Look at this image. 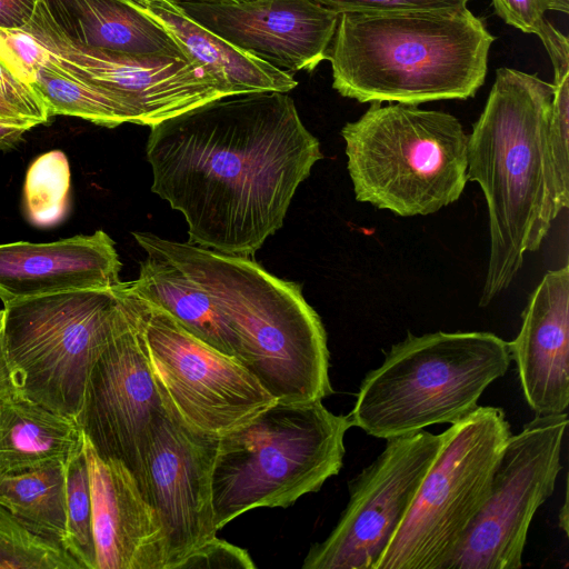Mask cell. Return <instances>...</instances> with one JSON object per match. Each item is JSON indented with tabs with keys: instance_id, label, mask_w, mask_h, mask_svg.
<instances>
[{
	"instance_id": "6da1fadb",
	"label": "cell",
	"mask_w": 569,
	"mask_h": 569,
	"mask_svg": "<svg viewBox=\"0 0 569 569\" xmlns=\"http://www.w3.org/2000/svg\"><path fill=\"white\" fill-rule=\"evenodd\" d=\"M151 191L181 212L188 242L252 257L283 224L323 158L288 92L214 99L150 127Z\"/></svg>"
},
{
	"instance_id": "7a4b0ae2",
	"label": "cell",
	"mask_w": 569,
	"mask_h": 569,
	"mask_svg": "<svg viewBox=\"0 0 569 569\" xmlns=\"http://www.w3.org/2000/svg\"><path fill=\"white\" fill-rule=\"evenodd\" d=\"M555 86L536 73L499 68L468 136L467 179L489 213L490 252L479 305H489L539 249L558 206L548 131Z\"/></svg>"
},
{
	"instance_id": "3957f363",
	"label": "cell",
	"mask_w": 569,
	"mask_h": 569,
	"mask_svg": "<svg viewBox=\"0 0 569 569\" xmlns=\"http://www.w3.org/2000/svg\"><path fill=\"white\" fill-rule=\"evenodd\" d=\"M204 289L228 327L233 358L276 400H322L333 390L327 335L301 286L280 279L251 257L132 232Z\"/></svg>"
},
{
	"instance_id": "277c9868",
	"label": "cell",
	"mask_w": 569,
	"mask_h": 569,
	"mask_svg": "<svg viewBox=\"0 0 569 569\" xmlns=\"http://www.w3.org/2000/svg\"><path fill=\"white\" fill-rule=\"evenodd\" d=\"M495 40L468 7L339 13L332 88L361 103L467 100L485 83Z\"/></svg>"
},
{
	"instance_id": "5b68a950",
	"label": "cell",
	"mask_w": 569,
	"mask_h": 569,
	"mask_svg": "<svg viewBox=\"0 0 569 569\" xmlns=\"http://www.w3.org/2000/svg\"><path fill=\"white\" fill-rule=\"evenodd\" d=\"M350 427L348 415L332 413L321 400L274 401L219 436L211 478L216 528L319 491L342 467Z\"/></svg>"
},
{
	"instance_id": "8992f818",
	"label": "cell",
	"mask_w": 569,
	"mask_h": 569,
	"mask_svg": "<svg viewBox=\"0 0 569 569\" xmlns=\"http://www.w3.org/2000/svg\"><path fill=\"white\" fill-rule=\"evenodd\" d=\"M511 360L508 342L491 332H409L362 379L348 417L382 439L456 423L477 409Z\"/></svg>"
},
{
	"instance_id": "52a82bcc",
	"label": "cell",
	"mask_w": 569,
	"mask_h": 569,
	"mask_svg": "<svg viewBox=\"0 0 569 569\" xmlns=\"http://www.w3.org/2000/svg\"><path fill=\"white\" fill-rule=\"evenodd\" d=\"M341 136L359 202L401 217L427 216L463 192L468 134L450 113L371 102Z\"/></svg>"
},
{
	"instance_id": "ba28073f",
	"label": "cell",
	"mask_w": 569,
	"mask_h": 569,
	"mask_svg": "<svg viewBox=\"0 0 569 569\" xmlns=\"http://www.w3.org/2000/svg\"><path fill=\"white\" fill-rule=\"evenodd\" d=\"M119 286L3 305V346L19 396L77 420L91 368L121 309Z\"/></svg>"
},
{
	"instance_id": "9c48e42d",
	"label": "cell",
	"mask_w": 569,
	"mask_h": 569,
	"mask_svg": "<svg viewBox=\"0 0 569 569\" xmlns=\"http://www.w3.org/2000/svg\"><path fill=\"white\" fill-rule=\"evenodd\" d=\"M377 569H445L487 499L511 436L501 408L452 423Z\"/></svg>"
},
{
	"instance_id": "30bf717a",
	"label": "cell",
	"mask_w": 569,
	"mask_h": 569,
	"mask_svg": "<svg viewBox=\"0 0 569 569\" xmlns=\"http://www.w3.org/2000/svg\"><path fill=\"white\" fill-rule=\"evenodd\" d=\"M120 289L134 313L163 405L189 428L221 436L276 400L239 361L186 330L162 308Z\"/></svg>"
},
{
	"instance_id": "8fae6325",
	"label": "cell",
	"mask_w": 569,
	"mask_h": 569,
	"mask_svg": "<svg viewBox=\"0 0 569 569\" xmlns=\"http://www.w3.org/2000/svg\"><path fill=\"white\" fill-rule=\"evenodd\" d=\"M567 413L536 416L510 436L486 501L445 569H518L538 508L561 470Z\"/></svg>"
},
{
	"instance_id": "7c38bea8",
	"label": "cell",
	"mask_w": 569,
	"mask_h": 569,
	"mask_svg": "<svg viewBox=\"0 0 569 569\" xmlns=\"http://www.w3.org/2000/svg\"><path fill=\"white\" fill-rule=\"evenodd\" d=\"M419 430L387 439L383 451L349 487V502L329 536L313 545L303 569H377L441 446Z\"/></svg>"
},
{
	"instance_id": "4fadbf2b",
	"label": "cell",
	"mask_w": 569,
	"mask_h": 569,
	"mask_svg": "<svg viewBox=\"0 0 569 569\" xmlns=\"http://www.w3.org/2000/svg\"><path fill=\"white\" fill-rule=\"evenodd\" d=\"M120 284V313L89 373L77 422L97 455L127 466L142 491L144 441L164 406L141 331Z\"/></svg>"
},
{
	"instance_id": "5bb4252c",
	"label": "cell",
	"mask_w": 569,
	"mask_h": 569,
	"mask_svg": "<svg viewBox=\"0 0 569 569\" xmlns=\"http://www.w3.org/2000/svg\"><path fill=\"white\" fill-rule=\"evenodd\" d=\"M49 59L67 72L100 86L152 127L228 93L197 63L167 56H143L92 48L67 38L38 3L22 28Z\"/></svg>"
},
{
	"instance_id": "9a60e30c",
	"label": "cell",
	"mask_w": 569,
	"mask_h": 569,
	"mask_svg": "<svg viewBox=\"0 0 569 569\" xmlns=\"http://www.w3.org/2000/svg\"><path fill=\"white\" fill-rule=\"evenodd\" d=\"M218 438L189 428L166 406L149 429L141 458L142 492L161 520L166 569H174L218 531L211 489Z\"/></svg>"
},
{
	"instance_id": "2e32d148",
	"label": "cell",
	"mask_w": 569,
	"mask_h": 569,
	"mask_svg": "<svg viewBox=\"0 0 569 569\" xmlns=\"http://www.w3.org/2000/svg\"><path fill=\"white\" fill-rule=\"evenodd\" d=\"M179 6L204 28L290 73L311 72L327 60L339 17L312 0Z\"/></svg>"
},
{
	"instance_id": "e0dca14e",
	"label": "cell",
	"mask_w": 569,
	"mask_h": 569,
	"mask_svg": "<svg viewBox=\"0 0 569 569\" xmlns=\"http://www.w3.org/2000/svg\"><path fill=\"white\" fill-rule=\"evenodd\" d=\"M97 569H166L161 520L121 461L97 455L84 438Z\"/></svg>"
},
{
	"instance_id": "ac0fdd59",
	"label": "cell",
	"mask_w": 569,
	"mask_h": 569,
	"mask_svg": "<svg viewBox=\"0 0 569 569\" xmlns=\"http://www.w3.org/2000/svg\"><path fill=\"white\" fill-rule=\"evenodd\" d=\"M520 385L536 416L560 415L569 405V267L548 271L508 342Z\"/></svg>"
},
{
	"instance_id": "d6986e66",
	"label": "cell",
	"mask_w": 569,
	"mask_h": 569,
	"mask_svg": "<svg viewBox=\"0 0 569 569\" xmlns=\"http://www.w3.org/2000/svg\"><path fill=\"white\" fill-rule=\"evenodd\" d=\"M122 264L103 230L53 242L0 244V300L119 286Z\"/></svg>"
},
{
	"instance_id": "ffe728a7",
	"label": "cell",
	"mask_w": 569,
	"mask_h": 569,
	"mask_svg": "<svg viewBox=\"0 0 569 569\" xmlns=\"http://www.w3.org/2000/svg\"><path fill=\"white\" fill-rule=\"evenodd\" d=\"M159 22L180 44L190 62L201 67L228 96L251 92H289L298 86L292 73L242 50L204 28L177 3L132 0Z\"/></svg>"
},
{
	"instance_id": "44dd1931",
	"label": "cell",
	"mask_w": 569,
	"mask_h": 569,
	"mask_svg": "<svg viewBox=\"0 0 569 569\" xmlns=\"http://www.w3.org/2000/svg\"><path fill=\"white\" fill-rule=\"evenodd\" d=\"M38 3L57 28L76 42L130 54L188 60L174 38L132 0H38Z\"/></svg>"
},
{
	"instance_id": "7402d4cb",
	"label": "cell",
	"mask_w": 569,
	"mask_h": 569,
	"mask_svg": "<svg viewBox=\"0 0 569 569\" xmlns=\"http://www.w3.org/2000/svg\"><path fill=\"white\" fill-rule=\"evenodd\" d=\"M84 449L77 420L18 393L0 406V475L51 461L67 462Z\"/></svg>"
},
{
	"instance_id": "603a6c76",
	"label": "cell",
	"mask_w": 569,
	"mask_h": 569,
	"mask_svg": "<svg viewBox=\"0 0 569 569\" xmlns=\"http://www.w3.org/2000/svg\"><path fill=\"white\" fill-rule=\"evenodd\" d=\"M141 248L147 256L138 278L126 282L127 289L166 310L201 341L233 357L230 331L210 295L162 253Z\"/></svg>"
},
{
	"instance_id": "cb8c5ba5",
	"label": "cell",
	"mask_w": 569,
	"mask_h": 569,
	"mask_svg": "<svg viewBox=\"0 0 569 569\" xmlns=\"http://www.w3.org/2000/svg\"><path fill=\"white\" fill-rule=\"evenodd\" d=\"M0 505L29 530L62 547L67 523L66 463L51 461L1 473Z\"/></svg>"
},
{
	"instance_id": "d4e9b609",
	"label": "cell",
	"mask_w": 569,
	"mask_h": 569,
	"mask_svg": "<svg viewBox=\"0 0 569 569\" xmlns=\"http://www.w3.org/2000/svg\"><path fill=\"white\" fill-rule=\"evenodd\" d=\"M33 89L43 100L49 116H71L106 128L138 124L133 108L118 94L72 76L49 57L34 73Z\"/></svg>"
},
{
	"instance_id": "484cf974",
	"label": "cell",
	"mask_w": 569,
	"mask_h": 569,
	"mask_svg": "<svg viewBox=\"0 0 569 569\" xmlns=\"http://www.w3.org/2000/svg\"><path fill=\"white\" fill-rule=\"evenodd\" d=\"M71 172L61 150L40 154L27 170L23 203L28 221L50 228L64 220L70 208Z\"/></svg>"
},
{
	"instance_id": "4316f807",
	"label": "cell",
	"mask_w": 569,
	"mask_h": 569,
	"mask_svg": "<svg viewBox=\"0 0 569 569\" xmlns=\"http://www.w3.org/2000/svg\"><path fill=\"white\" fill-rule=\"evenodd\" d=\"M67 523L62 547L82 569H97L89 470L84 449L66 462Z\"/></svg>"
},
{
	"instance_id": "83f0119b",
	"label": "cell",
	"mask_w": 569,
	"mask_h": 569,
	"mask_svg": "<svg viewBox=\"0 0 569 569\" xmlns=\"http://www.w3.org/2000/svg\"><path fill=\"white\" fill-rule=\"evenodd\" d=\"M495 13L507 24L541 40L553 67V82L569 74V41L546 18L549 10L569 12V0H491Z\"/></svg>"
},
{
	"instance_id": "f1b7e54d",
	"label": "cell",
	"mask_w": 569,
	"mask_h": 569,
	"mask_svg": "<svg viewBox=\"0 0 569 569\" xmlns=\"http://www.w3.org/2000/svg\"><path fill=\"white\" fill-rule=\"evenodd\" d=\"M0 569H82L60 545L29 530L0 505Z\"/></svg>"
},
{
	"instance_id": "f546056e",
	"label": "cell",
	"mask_w": 569,
	"mask_h": 569,
	"mask_svg": "<svg viewBox=\"0 0 569 569\" xmlns=\"http://www.w3.org/2000/svg\"><path fill=\"white\" fill-rule=\"evenodd\" d=\"M549 118V149L558 206L569 204V74L553 84Z\"/></svg>"
},
{
	"instance_id": "4dcf8cb0",
	"label": "cell",
	"mask_w": 569,
	"mask_h": 569,
	"mask_svg": "<svg viewBox=\"0 0 569 569\" xmlns=\"http://www.w3.org/2000/svg\"><path fill=\"white\" fill-rule=\"evenodd\" d=\"M0 57L19 78L32 86L34 73L48 52L24 30L0 28Z\"/></svg>"
},
{
	"instance_id": "1f68e13d",
	"label": "cell",
	"mask_w": 569,
	"mask_h": 569,
	"mask_svg": "<svg viewBox=\"0 0 569 569\" xmlns=\"http://www.w3.org/2000/svg\"><path fill=\"white\" fill-rule=\"evenodd\" d=\"M256 565L247 550L217 536L183 557L174 569H253Z\"/></svg>"
},
{
	"instance_id": "d6a6232c",
	"label": "cell",
	"mask_w": 569,
	"mask_h": 569,
	"mask_svg": "<svg viewBox=\"0 0 569 569\" xmlns=\"http://www.w3.org/2000/svg\"><path fill=\"white\" fill-rule=\"evenodd\" d=\"M0 98L12 106L22 118L37 124L46 123L48 109L31 84L23 81L0 57Z\"/></svg>"
},
{
	"instance_id": "836d02e7",
	"label": "cell",
	"mask_w": 569,
	"mask_h": 569,
	"mask_svg": "<svg viewBox=\"0 0 569 569\" xmlns=\"http://www.w3.org/2000/svg\"><path fill=\"white\" fill-rule=\"evenodd\" d=\"M337 13L432 10L467 7L470 0H312Z\"/></svg>"
},
{
	"instance_id": "e575fe53",
	"label": "cell",
	"mask_w": 569,
	"mask_h": 569,
	"mask_svg": "<svg viewBox=\"0 0 569 569\" xmlns=\"http://www.w3.org/2000/svg\"><path fill=\"white\" fill-rule=\"evenodd\" d=\"M38 0H0V28L22 29L32 18Z\"/></svg>"
},
{
	"instance_id": "d590c367",
	"label": "cell",
	"mask_w": 569,
	"mask_h": 569,
	"mask_svg": "<svg viewBox=\"0 0 569 569\" xmlns=\"http://www.w3.org/2000/svg\"><path fill=\"white\" fill-rule=\"evenodd\" d=\"M36 126L38 124L29 120L0 118V150L6 151L17 147L23 134Z\"/></svg>"
},
{
	"instance_id": "8d00e7d4",
	"label": "cell",
	"mask_w": 569,
	"mask_h": 569,
	"mask_svg": "<svg viewBox=\"0 0 569 569\" xmlns=\"http://www.w3.org/2000/svg\"><path fill=\"white\" fill-rule=\"evenodd\" d=\"M17 393L3 346V309H0V406Z\"/></svg>"
},
{
	"instance_id": "74e56055",
	"label": "cell",
	"mask_w": 569,
	"mask_h": 569,
	"mask_svg": "<svg viewBox=\"0 0 569 569\" xmlns=\"http://www.w3.org/2000/svg\"><path fill=\"white\" fill-rule=\"evenodd\" d=\"M0 118L1 119H22L21 114L8 102L0 98ZM30 121V120H29ZM37 124V123H36Z\"/></svg>"
},
{
	"instance_id": "f35d334b",
	"label": "cell",
	"mask_w": 569,
	"mask_h": 569,
	"mask_svg": "<svg viewBox=\"0 0 569 569\" xmlns=\"http://www.w3.org/2000/svg\"><path fill=\"white\" fill-rule=\"evenodd\" d=\"M171 3H183V2H206V3H239L254 0H164Z\"/></svg>"
}]
</instances>
